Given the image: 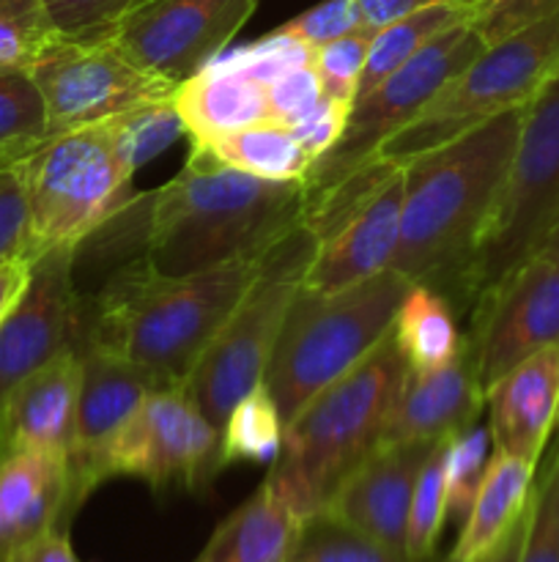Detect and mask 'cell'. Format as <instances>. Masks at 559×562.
<instances>
[{
  "label": "cell",
  "instance_id": "f35d334b",
  "mask_svg": "<svg viewBox=\"0 0 559 562\" xmlns=\"http://www.w3.org/2000/svg\"><path fill=\"white\" fill-rule=\"evenodd\" d=\"M60 36H104L140 0H44Z\"/></svg>",
  "mask_w": 559,
  "mask_h": 562
},
{
  "label": "cell",
  "instance_id": "83f0119b",
  "mask_svg": "<svg viewBox=\"0 0 559 562\" xmlns=\"http://www.w3.org/2000/svg\"><path fill=\"white\" fill-rule=\"evenodd\" d=\"M195 148H203L228 168L266 181H305L312 168L310 154L299 146L294 132L274 119L228 132Z\"/></svg>",
  "mask_w": 559,
  "mask_h": 562
},
{
  "label": "cell",
  "instance_id": "ba28073f",
  "mask_svg": "<svg viewBox=\"0 0 559 562\" xmlns=\"http://www.w3.org/2000/svg\"><path fill=\"white\" fill-rule=\"evenodd\" d=\"M559 217V75L526 104L507 179L455 291L477 296L535 256Z\"/></svg>",
  "mask_w": 559,
  "mask_h": 562
},
{
  "label": "cell",
  "instance_id": "52a82bcc",
  "mask_svg": "<svg viewBox=\"0 0 559 562\" xmlns=\"http://www.w3.org/2000/svg\"><path fill=\"white\" fill-rule=\"evenodd\" d=\"M559 75V9L488 44L417 119L389 137L373 162L409 159L507 113L526 108Z\"/></svg>",
  "mask_w": 559,
  "mask_h": 562
},
{
  "label": "cell",
  "instance_id": "8d00e7d4",
  "mask_svg": "<svg viewBox=\"0 0 559 562\" xmlns=\"http://www.w3.org/2000/svg\"><path fill=\"white\" fill-rule=\"evenodd\" d=\"M518 562H559V453L532 492Z\"/></svg>",
  "mask_w": 559,
  "mask_h": 562
},
{
  "label": "cell",
  "instance_id": "cb8c5ba5",
  "mask_svg": "<svg viewBox=\"0 0 559 562\" xmlns=\"http://www.w3.org/2000/svg\"><path fill=\"white\" fill-rule=\"evenodd\" d=\"M535 467L518 456L493 450L469 516L460 527L458 543L449 552L455 562H480L488 558L524 519L535 492Z\"/></svg>",
  "mask_w": 559,
  "mask_h": 562
},
{
  "label": "cell",
  "instance_id": "484cf974",
  "mask_svg": "<svg viewBox=\"0 0 559 562\" xmlns=\"http://www.w3.org/2000/svg\"><path fill=\"white\" fill-rule=\"evenodd\" d=\"M392 340L409 371H436L466 349L447 296L431 283H411L392 322Z\"/></svg>",
  "mask_w": 559,
  "mask_h": 562
},
{
  "label": "cell",
  "instance_id": "e575fe53",
  "mask_svg": "<svg viewBox=\"0 0 559 562\" xmlns=\"http://www.w3.org/2000/svg\"><path fill=\"white\" fill-rule=\"evenodd\" d=\"M47 135L44 99L31 75L22 69L0 71V151H22Z\"/></svg>",
  "mask_w": 559,
  "mask_h": 562
},
{
  "label": "cell",
  "instance_id": "2e32d148",
  "mask_svg": "<svg viewBox=\"0 0 559 562\" xmlns=\"http://www.w3.org/2000/svg\"><path fill=\"white\" fill-rule=\"evenodd\" d=\"M82 382L77 401L75 442L69 450V510L75 519L85 499L110 481L107 456L121 428L157 387L159 376L99 349H80Z\"/></svg>",
  "mask_w": 559,
  "mask_h": 562
},
{
  "label": "cell",
  "instance_id": "8992f818",
  "mask_svg": "<svg viewBox=\"0 0 559 562\" xmlns=\"http://www.w3.org/2000/svg\"><path fill=\"white\" fill-rule=\"evenodd\" d=\"M27 203V258L80 250L135 198L104 124L53 132L16 159Z\"/></svg>",
  "mask_w": 559,
  "mask_h": 562
},
{
  "label": "cell",
  "instance_id": "4fadbf2b",
  "mask_svg": "<svg viewBox=\"0 0 559 562\" xmlns=\"http://www.w3.org/2000/svg\"><path fill=\"white\" fill-rule=\"evenodd\" d=\"M466 340L482 390L535 351L559 344V261L535 252L482 291Z\"/></svg>",
  "mask_w": 559,
  "mask_h": 562
},
{
  "label": "cell",
  "instance_id": "f6af8a7d",
  "mask_svg": "<svg viewBox=\"0 0 559 562\" xmlns=\"http://www.w3.org/2000/svg\"><path fill=\"white\" fill-rule=\"evenodd\" d=\"M354 3L360 11V25L376 33L392 22L403 20V16L414 14V11L427 9L433 3H444V0H354Z\"/></svg>",
  "mask_w": 559,
  "mask_h": 562
},
{
  "label": "cell",
  "instance_id": "d590c367",
  "mask_svg": "<svg viewBox=\"0 0 559 562\" xmlns=\"http://www.w3.org/2000/svg\"><path fill=\"white\" fill-rule=\"evenodd\" d=\"M370 38V31L356 27V31L312 49V69H316L318 82H321L327 97L354 104L356 93H360V80L362 71H365Z\"/></svg>",
  "mask_w": 559,
  "mask_h": 562
},
{
  "label": "cell",
  "instance_id": "7bdbcfd3",
  "mask_svg": "<svg viewBox=\"0 0 559 562\" xmlns=\"http://www.w3.org/2000/svg\"><path fill=\"white\" fill-rule=\"evenodd\" d=\"M557 9L559 0H486V14L477 31L482 33L486 44H493Z\"/></svg>",
  "mask_w": 559,
  "mask_h": 562
},
{
  "label": "cell",
  "instance_id": "f546056e",
  "mask_svg": "<svg viewBox=\"0 0 559 562\" xmlns=\"http://www.w3.org/2000/svg\"><path fill=\"white\" fill-rule=\"evenodd\" d=\"M285 423L266 387L247 393L223 426V464H272L283 448Z\"/></svg>",
  "mask_w": 559,
  "mask_h": 562
},
{
  "label": "cell",
  "instance_id": "f907efd6",
  "mask_svg": "<svg viewBox=\"0 0 559 562\" xmlns=\"http://www.w3.org/2000/svg\"><path fill=\"white\" fill-rule=\"evenodd\" d=\"M427 562H455V560H453V554H447V558H433V560H427Z\"/></svg>",
  "mask_w": 559,
  "mask_h": 562
},
{
  "label": "cell",
  "instance_id": "bcb514c9",
  "mask_svg": "<svg viewBox=\"0 0 559 562\" xmlns=\"http://www.w3.org/2000/svg\"><path fill=\"white\" fill-rule=\"evenodd\" d=\"M33 258L27 256H11L0 258V324L3 318L14 311L20 296L25 294L27 283H31Z\"/></svg>",
  "mask_w": 559,
  "mask_h": 562
},
{
  "label": "cell",
  "instance_id": "d6a6232c",
  "mask_svg": "<svg viewBox=\"0 0 559 562\" xmlns=\"http://www.w3.org/2000/svg\"><path fill=\"white\" fill-rule=\"evenodd\" d=\"M58 38L44 0H0V69L27 71Z\"/></svg>",
  "mask_w": 559,
  "mask_h": 562
},
{
  "label": "cell",
  "instance_id": "d4e9b609",
  "mask_svg": "<svg viewBox=\"0 0 559 562\" xmlns=\"http://www.w3.org/2000/svg\"><path fill=\"white\" fill-rule=\"evenodd\" d=\"M299 519L263 483L219 521L192 562H285Z\"/></svg>",
  "mask_w": 559,
  "mask_h": 562
},
{
  "label": "cell",
  "instance_id": "7c38bea8",
  "mask_svg": "<svg viewBox=\"0 0 559 562\" xmlns=\"http://www.w3.org/2000/svg\"><path fill=\"white\" fill-rule=\"evenodd\" d=\"M223 470V431L197 409L184 384L151 390L107 456L110 481L137 477L153 492H201Z\"/></svg>",
  "mask_w": 559,
  "mask_h": 562
},
{
  "label": "cell",
  "instance_id": "c3c4849f",
  "mask_svg": "<svg viewBox=\"0 0 559 562\" xmlns=\"http://www.w3.org/2000/svg\"><path fill=\"white\" fill-rule=\"evenodd\" d=\"M537 252H543V256L554 258V261H559V217L557 223L551 225V231L546 234V239H543V245L537 247Z\"/></svg>",
  "mask_w": 559,
  "mask_h": 562
},
{
  "label": "cell",
  "instance_id": "5b68a950",
  "mask_svg": "<svg viewBox=\"0 0 559 562\" xmlns=\"http://www.w3.org/2000/svg\"><path fill=\"white\" fill-rule=\"evenodd\" d=\"M409 285L395 269L329 294L299 285L263 376L285 426L392 333Z\"/></svg>",
  "mask_w": 559,
  "mask_h": 562
},
{
  "label": "cell",
  "instance_id": "4316f807",
  "mask_svg": "<svg viewBox=\"0 0 559 562\" xmlns=\"http://www.w3.org/2000/svg\"><path fill=\"white\" fill-rule=\"evenodd\" d=\"M482 14H486V3L482 0H444V3L427 5V9L414 11V14L376 31L370 38V49H367L360 93L370 91L373 86L387 80L392 71L409 64L417 53H422L433 38L447 33L449 27L464 25V22L480 25Z\"/></svg>",
  "mask_w": 559,
  "mask_h": 562
},
{
  "label": "cell",
  "instance_id": "b9f144b4",
  "mask_svg": "<svg viewBox=\"0 0 559 562\" xmlns=\"http://www.w3.org/2000/svg\"><path fill=\"white\" fill-rule=\"evenodd\" d=\"M351 104L340 102V99H332L323 93L321 102L310 110L307 115H301L294 126H288L294 132V137L299 140V146L310 154V159H321L334 143L340 140L345 130V121H349Z\"/></svg>",
  "mask_w": 559,
  "mask_h": 562
},
{
  "label": "cell",
  "instance_id": "ab89813d",
  "mask_svg": "<svg viewBox=\"0 0 559 562\" xmlns=\"http://www.w3.org/2000/svg\"><path fill=\"white\" fill-rule=\"evenodd\" d=\"M269 91V119L280 121L285 126H294L301 115L310 113L323 97V88L318 82L316 69L310 64L294 66V69L280 71L274 80L266 82Z\"/></svg>",
  "mask_w": 559,
  "mask_h": 562
},
{
  "label": "cell",
  "instance_id": "ee69618b",
  "mask_svg": "<svg viewBox=\"0 0 559 562\" xmlns=\"http://www.w3.org/2000/svg\"><path fill=\"white\" fill-rule=\"evenodd\" d=\"M0 562H80L75 549H71L69 530L66 527H55V530L44 532V536L31 538L22 547L11 549Z\"/></svg>",
  "mask_w": 559,
  "mask_h": 562
},
{
  "label": "cell",
  "instance_id": "f1b7e54d",
  "mask_svg": "<svg viewBox=\"0 0 559 562\" xmlns=\"http://www.w3.org/2000/svg\"><path fill=\"white\" fill-rule=\"evenodd\" d=\"M285 562H411L403 552L384 547L332 510H318L296 527Z\"/></svg>",
  "mask_w": 559,
  "mask_h": 562
},
{
  "label": "cell",
  "instance_id": "44dd1931",
  "mask_svg": "<svg viewBox=\"0 0 559 562\" xmlns=\"http://www.w3.org/2000/svg\"><path fill=\"white\" fill-rule=\"evenodd\" d=\"M493 450L537 464L559 420V344L546 346L486 390Z\"/></svg>",
  "mask_w": 559,
  "mask_h": 562
},
{
  "label": "cell",
  "instance_id": "74e56055",
  "mask_svg": "<svg viewBox=\"0 0 559 562\" xmlns=\"http://www.w3.org/2000/svg\"><path fill=\"white\" fill-rule=\"evenodd\" d=\"M356 27L362 25L354 0H321V3L301 11V14H296L294 20L274 27V31L316 49L334 42V38L345 36V33L356 31Z\"/></svg>",
  "mask_w": 559,
  "mask_h": 562
},
{
  "label": "cell",
  "instance_id": "d6986e66",
  "mask_svg": "<svg viewBox=\"0 0 559 562\" xmlns=\"http://www.w3.org/2000/svg\"><path fill=\"white\" fill-rule=\"evenodd\" d=\"M82 357L66 349L0 398V453L49 450L69 459L80 401Z\"/></svg>",
  "mask_w": 559,
  "mask_h": 562
},
{
  "label": "cell",
  "instance_id": "3957f363",
  "mask_svg": "<svg viewBox=\"0 0 559 562\" xmlns=\"http://www.w3.org/2000/svg\"><path fill=\"white\" fill-rule=\"evenodd\" d=\"M526 108L507 110L403 165V212L392 267L411 283L455 289L518 146Z\"/></svg>",
  "mask_w": 559,
  "mask_h": 562
},
{
  "label": "cell",
  "instance_id": "e0dca14e",
  "mask_svg": "<svg viewBox=\"0 0 559 562\" xmlns=\"http://www.w3.org/2000/svg\"><path fill=\"white\" fill-rule=\"evenodd\" d=\"M403 212V165L389 170L343 217L327 231L307 256L301 289L329 294L376 278L392 267Z\"/></svg>",
  "mask_w": 559,
  "mask_h": 562
},
{
  "label": "cell",
  "instance_id": "ffe728a7",
  "mask_svg": "<svg viewBox=\"0 0 559 562\" xmlns=\"http://www.w3.org/2000/svg\"><path fill=\"white\" fill-rule=\"evenodd\" d=\"M486 406L475 357L466 349L436 371H406L381 445H436L471 426Z\"/></svg>",
  "mask_w": 559,
  "mask_h": 562
},
{
  "label": "cell",
  "instance_id": "681fc988",
  "mask_svg": "<svg viewBox=\"0 0 559 562\" xmlns=\"http://www.w3.org/2000/svg\"><path fill=\"white\" fill-rule=\"evenodd\" d=\"M27 148H31V146H27ZM22 151H25V148H22ZM22 151H0V168H5V165L14 162V159L20 157Z\"/></svg>",
  "mask_w": 559,
  "mask_h": 562
},
{
  "label": "cell",
  "instance_id": "5bb4252c",
  "mask_svg": "<svg viewBox=\"0 0 559 562\" xmlns=\"http://www.w3.org/2000/svg\"><path fill=\"white\" fill-rule=\"evenodd\" d=\"M258 0H140L107 33L129 58L181 82L228 49Z\"/></svg>",
  "mask_w": 559,
  "mask_h": 562
},
{
  "label": "cell",
  "instance_id": "7402d4cb",
  "mask_svg": "<svg viewBox=\"0 0 559 562\" xmlns=\"http://www.w3.org/2000/svg\"><path fill=\"white\" fill-rule=\"evenodd\" d=\"M69 459L49 450L0 453V560L55 527L69 530Z\"/></svg>",
  "mask_w": 559,
  "mask_h": 562
},
{
  "label": "cell",
  "instance_id": "603a6c76",
  "mask_svg": "<svg viewBox=\"0 0 559 562\" xmlns=\"http://www.w3.org/2000/svg\"><path fill=\"white\" fill-rule=\"evenodd\" d=\"M170 99L184 121L190 146H206L214 137L269 119L266 82L214 64L181 80Z\"/></svg>",
  "mask_w": 559,
  "mask_h": 562
},
{
  "label": "cell",
  "instance_id": "30bf717a",
  "mask_svg": "<svg viewBox=\"0 0 559 562\" xmlns=\"http://www.w3.org/2000/svg\"><path fill=\"white\" fill-rule=\"evenodd\" d=\"M486 38L475 22L449 27L433 38L409 64L360 93L351 104L340 140L316 159L305 179V212L376 159L384 143L398 135L425 104L486 49ZM305 217V214H301Z\"/></svg>",
  "mask_w": 559,
  "mask_h": 562
},
{
  "label": "cell",
  "instance_id": "9c48e42d",
  "mask_svg": "<svg viewBox=\"0 0 559 562\" xmlns=\"http://www.w3.org/2000/svg\"><path fill=\"white\" fill-rule=\"evenodd\" d=\"M310 250L312 239L305 228L288 236L266 258V267L244 300L186 373L184 390L219 431L233 406L263 384Z\"/></svg>",
  "mask_w": 559,
  "mask_h": 562
},
{
  "label": "cell",
  "instance_id": "277c9868",
  "mask_svg": "<svg viewBox=\"0 0 559 562\" xmlns=\"http://www.w3.org/2000/svg\"><path fill=\"white\" fill-rule=\"evenodd\" d=\"M406 371L389 333L285 426L283 448L263 483L296 519L327 508L345 477L381 445Z\"/></svg>",
  "mask_w": 559,
  "mask_h": 562
},
{
  "label": "cell",
  "instance_id": "4dcf8cb0",
  "mask_svg": "<svg viewBox=\"0 0 559 562\" xmlns=\"http://www.w3.org/2000/svg\"><path fill=\"white\" fill-rule=\"evenodd\" d=\"M102 124L107 130L110 140H113L121 165L132 176L146 162L157 159L164 148L173 146L179 137L186 135L184 121H181L173 99H162V102L126 110V113L113 115V119L102 121Z\"/></svg>",
  "mask_w": 559,
  "mask_h": 562
},
{
  "label": "cell",
  "instance_id": "816d5d0a",
  "mask_svg": "<svg viewBox=\"0 0 559 562\" xmlns=\"http://www.w3.org/2000/svg\"><path fill=\"white\" fill-rule=\"evenodd\" d=\"M557 428H559V420H557Z\"/></svg>",
  "mask_w": 559,
  "mask_h": 562
},
{
  "label": "cell",
  "instance_id": "60d3db41",
  "mask_svg": "<svg viewBox=\"0 0 559 562\" xmlns=\"http://www.w3.org/2000/svg\"><path fill=\"white\" fill-rule=\"evenodd\" d=\"M16 159L0 168V258L27 256V203Z\"/></svg>",
  "mask_w": 559,
  "mask_h": 562
},
{
  "label": "cell",
  "instance_id": "f5cc1de1",
  "mask_svg": "<svg viewBox=\"0 0 559 562\" xmlns=\"http://www.w3.org/2000/svg\"><path fill=\"white\" fill-rule=\"evenodd\" d=\"M0 71H5V69H0Z\"/></svg>",
  "mask_w": 559,
  "mask_h": 562
},
{
  "label": "cell",
  "instance_id": "db71d44e",
  "mask_svg": "<svg viewBox=\"0 0 559 562\" xmlns=\"http://www.w3.org/2000/svg\"><path fill=\"white\" fill-rule=\"evenodd\" d=\"M482 3H486V0H482Z\"/></svg>",
  "mask_w": 559,
  "mask_h": 562
},
{
  "label": "cell",
  "instance_id": "7a4b0ae2",
  "mask_svg": "<svg viewBox=\"0 0 559 562\" xmlns=\"http://www.w3.org/2000/svg\"><path fill=\"white\" fill-rule=\"evenodd\" d=\"M269 256L195 274H162L146 256L129 258L82 305L80 349L107 351L162 382L184 384Z\"/></svg>",
  "mask_w": 559,
  "mask_h": 562
},
{
  "label": "cell",
  "instance_id": "7dc6e473",
  "mask_svg": "<svg viewBox=\"0 0 559 562\" xmlns=\"http://www.w3.org/2000/svg\"><path fill=\"white\" fill-rule=\"evenodd\" d=\"M529 503H532V499H529ZM526 519H529V508H526L524 519H521L518 525H515L513 530L507 532V538H504V541L499 543V547L493 549L488 558H482L480 562H518L521 543H524V532H526Z\"/></svg>",
  "mask_w": 559,
  "mask_h": 562
},
{
  "label": "cell",
  "instance_id": "9a60e30c",
  "mask_svg": "<svg viewBox=\"0 0 559 562\" xmlns=\"http://www.w3.org/2000/svg\"><path fill=\"white\" fill-rule=\"evenodd\" d=\"M80 250L55 247L33 261L31 283L0 324V398L66 349H80L82 300L75 285Z\"/></svg>",
  "mask_w": 559,
  "mask_h": 562
},
{
  "label": "cell",
  "instance_id": "1f68e13d",
  "mask_svg": "<svg viewBox=\"0 0 559 562\" xmlns=\"http://www.w3.org/2000/svg\"><path fill=\"white\" fill-rule=\"evenodd\" d=\"M491 431L480 423L460 428L458 434L442 442V464H444V486H447V514L453 519L464 521L469 516L471 503L477 497L486 467L491 461Z\"/></svg>",
  "mask_w": 559,
  "mask_h": 562
},
{
  "label": "cell",
  "instance_id": "ac0fdd59",
  "mask_svg": "<svg viewBox=\"0 0 559 562\" xmlns=\"http://www.w3.org/2000/svg\"><path fill=\"white\" fill-rule=\"evenodd\" d=\"M436 445H378L345 477L323 510H332L384 547L406 554V527L417 477Z\"/></svg>",
  "mask_w": 559,
  "mask_h": 562
},
{
  "label": "cell",
  "instance_id": "6da1fadb",
  "mask_svg": "<svg viewBox=\"0 0 559 562\" xmlns=\"http://www.w3.org/2000/svg\"><path fill=\"white\" fill-rule=\"evenodd\" d=\"M140 256L162 274L263 258L301 231L305 181H266L190 146L184 168L129 201Z\"/></svg>",
  "mask_w": 559,
  "mask_h": 562
},
{
  "label": "cell",
  "instance_id": "8fae6325",
  "mask_svg": "<svg viewBox=\"0 0 559 562\" xmlns=\"http://www.w3.org/2000/svg\"><path fill=\"white\" fill-rule=\"evenodd\" d=\"M44 99L47 130H77L173 97L179 82L137 64L113 38L60 36L27 69Z\"/></svg>",
  "mask_w": 559,
  "mask_h": 562
},
{
  "label": "cell",
  "instance_id": "836d02e7",
  "mask_svg": "<svg viewBox=\"0 0 559 562\" xmlns=\"http://www.w3.org/2000/svg\"><path fill=\"white\" fill-rule=\"evenodd\" d=\"M447 519V486H444L442 442H438L427 456L420 477H417L409 508V527H406V558L411 562H427L436 558V543Z\"/></svg>",
  "mask_w": 559,
  "mask_h": 562
}]
</instances>
